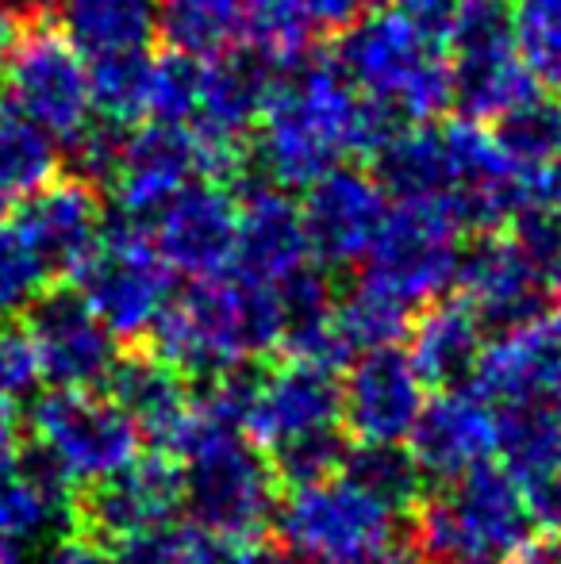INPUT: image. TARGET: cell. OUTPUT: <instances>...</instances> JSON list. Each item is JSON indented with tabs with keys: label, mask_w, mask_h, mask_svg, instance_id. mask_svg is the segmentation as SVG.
<instances>
[{
	"label": "cell",
	"mask_w": 561,
	"mask_h": 564,
	"mask_svg": "<svg viewBox=\"0 0 561 564\" xmlns=\"http://www.w3.org/2000/svg\"><path fill=\"white\" fill-rule=\"evenodd\" d=\"M158 35L173 54L219 58L239 43V0H158Z\"/></svg>",
	"instance_id": "1f68e13d"
},
{
	"label": "cell",
	"mask_w": 561,
	"mask_h": 564,
	"mask_svg": "<svg viewBox=\"0 0 561 564\" xmlns=\"http://www.w3.org/2000/svg\"><path fill=\"white\" fill-rule=\"evenodd\" d=\"M105 181L128 224H142L193 181L216 177H212L208 154L188 127L142 123L128 134H116Z\"/></svg>",
	"instance_id": "7c38bea8"
},
{
	"label": "cell",
	"mask_w": 561,
	"mask_h": 564,
	"mask_svg": "<svg viewBox=\"0 0 561 564\" xmlns=\"http://www.w3.org/2000/svg\"><path fill=\"white\" fill-rule=\"evenodd\" d=\"M488 564H547L539 557V550H535V542L527 545L524 553H516V557H504V561H488Z\"/></svg>",
	"instance_id": "f907efd6"
},
{
	"label": "cell",
	"mask_w": 561,
	"mask_h": 564,
	"mask_svg": "<svg viewBox=\"0 0 561 564\" xmlns=\"http://www.w3.org/2000/svg\"><path fill=\"white\" fill-rule=\"evenodd\" d=\"M389 193L374 173L358 165H335L304 185L300 219H304L308 250L323 269H346L362 261L389 219Z\"/></svg>",
	"instance_id": "4fadbf2b"
},
{
	"label": "cell",
	"mask_w": 561,
	"mask_h": 564,
	"mask_svg": "<svg viewBox=\"0 0 561 564\" xmlns=\"http://www.w3.org/2000/svg\"><path fill=\"white\" fill-rule=\"evenodd\" d=\"M535 550H539V557L547 564H561V530H554L547 542H535Z\"/></svg>",
	"instance_id": "681fc988"
},
{
	"label": "cell",
	"mask_w": 561,
	"mask_h": 564,
	"mask_svg": "<svg viewBox=\"0 0 561 564\" xmlns=\"http://www.w3.org/2000/svg\"><path fill=\"white\" fill-rule=\"evenodd\" d=\"M0 564H23L20 545H12V542H0Z\"/></svg>",
	"instance_id": "f5cc1de1"
},
{
	"label": "cell",
	"mask_w": 561,
	"mask_h": 564,
	"mask_svg": "<svg viewBox=\"0 0 561 564\" xmlns=\"http://www.w3.org/2000/svg\"><path fill=\"white\" fill-rule=\"evenodd\" d=\"M420 553L431 564H488L531 545L535 519L508 468H470L416 507Z\"/></svg>",
	"instance_id": "277c9868"
},
{
	"label": "cell",
	"mask_w": 561,
	"mask_h": 564,
	"mask_svg": "<svg viewBox=\"0 0 561 564\" xmlns=\"http://www.w3.org/2000/svg\"><path fill=\"white\" fill-rule=\"evenodd\" d=\"M304 265H312V250H308L300 204H292L278 185H250L239 196L231 273L278 289Z\"/></svg>",
	"instance_id": "d4e9b609"
},
{
	"label": "cell",
	"mask_w": 561,
	"mask_h": 564,
	"mask_svg": "<svg viewBox=\"0 0 561 564\" xmlns=\"http://www.w3.org/2000/svg\"><path fill=\"white\" fill-rule=\"evenodd\" d=\"M315 23L300 0H239V43L258 69L300 66L312 54Z\"/></svg>",
	"instance_id": "f546056e"
},
{
	"label": "cell",
	"mask_w": 561,
	"mask_h": 564,
	"mask_svg": "<svg viewBox=\"0 0 561 564\" xmlns=\"http://www.w3.org/2000/svg\"><path fill=\"white\" fill-rule=\"evenodd\" d=\"M58 170V142L31 123L20 108L0 100V188L4 196H28L54 177Z\"/></svg>",
	"instance_id": "d6a6232c"
},
{
	"label": "cell",
	"mask_w": 561,
	"mask_h": 564,
	"mask_svg": "<svg viewBox=\"0 0 561 564\" xmlns=\"http://www.w3.org/2000/svg\"><path fill=\"white\" fill-rule=\"evenodd\" d=\"M504 468L516 480L535 527L561 530V415L500 411Z\"/></svg>",
	"instance_id": "4316f807"
},
{
	"label": "cell",
	"mask_w": 561,
	"mask_h": 564,
	"mask_svg": "<svg viewBox=\"0 0 561 564\" xmlns=\"http://www.w3.org/2000/svg\"><path fill=\"white\" fill-rule=\"evenodd\" d=\"M196 82H201V62L185 54H165L150 58L147 74V123H173L185 127L196 105Z\"/></svg>",
	"instance_id": "f35d334b"
},
{
	"label": "cell",
	"mask_w": 561,
	"mask_h": 564,
	"mask_svg": "<svg viewBox=\"0 0 561 564\" xmlns=\"http://www.w3.org/2000/svg\"><path fill=\"white\" fill-rule=\"evenodd\" d=\"M23 327L35 341L39 369L54 388H97L120 361V338L74 289L43 292L23 312Z\"/></svg>",
	"instance_id": "2e32d148"
},
{
	"label": "cell",
	"mask_w": 561,
	"mask_h": 564,
	"mask_svg": "<svg viewBox=\"0 0 561 564\" xmlns=\"http://www.w3.org/2000/svg\"><path fill=\"white\" fill-rule=\"evenodd\" d=\"M331 315H335L338 335L346 338L354 357L369 354V349L397 346V341L408 335V327H412V307H404L400 300H392L389 292L366 284L362 276L343 300H335Z\"/></svg>",
	"instance_id": "836d02e7"
},
{
	"label": "cell",
	"mask_w": 561,
	"mask_h": 564,
	"mask_svg": "<svg viewBox=\"0 0 561 564\" xmlns=\"http://www.w3.org/2000/svg\"><path fill=\"white\" fill-rule=\"evenodd\" d=\"M496 134H500L508 158L524 173L554 162V158H561V100L539 89L500 119Z\"/></svg>",
	"instance_id": "d590c367"
},
{
	"label": "cell",
	"mask_w": 561,
	"mask_h": 564,
	"mask_svg": "<svg viewBox=\"0 0 561 564\" xmlns=\"http://www.w3.org/2000/svg\"><path fill=\"white\" fill-rule=\"evenodd\" d=\"M12 227L46 269V276H74L108 230L105 204L89 177H51L46 185H39L35 193L23 196Z\"/></svg>",
	"instance_id": "d6986e66"
},
{
	"label": "cell",
	"mask_w": 561,
	"mask_h": 564,
	"mask_svg": "<svg viewBox=\"0 0 561 564\" xmlns=\"http://www.w3.org/2000/svg\"><path fill=\"white\" fill-rule=\"evenodd\" d=\"M46 269L28 250L15 227H0V319L23 315L39 296H43Z\"/></svg>",
	"instance_id": "ab89813d"
},
{
	"label": "cell",
	"mask_w": 561,
	"mask_h": 564,
	"mask_svg": "<svg viewBox=\"0 0 561 564\" xmlns=\"http://www.w3.org/2000/svg\"><path fill=\"white\" fill-rule=\"evenodd\" d=\"M416 465L431 480H457L470 468L488 465L500 453V411L477 388H446L423 403L408 434Z\"/></svg>",
	"instance_id": "ffe728a7"
},
{
	"label": "cell",
	"mask_w": 561,
	"mask_h": 564,
	"mask_svg": "<svg viewBox=\"0 0 561 564\" xmlns=\"http://www.w3.org/2000/svg\"><path fill=\"white\" fill-rule=\"evenodd\" d=\"M508 20L531 82L561 97V0H516Z\"/></svg>",
	"instance_id": "e575fe53"
},
{
	"label": "cell",
	"mask_w": 561,
	"mask_h": 564,
	"mask_svg": "<svg viewBox=\"0 0 561 564\" xmlns=\"http://www.w3.org/2000/svg\"><path fill=\"white\" fill-rule=\"evenodd\" d=\"M39 380H43V369H39V354L28 327L0 319V400H28L39 388Z\"/></svg>",
	"instance_id": "60d3db41"
},
{
	"label": "cell",
	"mask_w": 561,
	"mask_h": 564,
	"mask_svg": "<svg viewBox=\"0 0 561 564\" xmlns=\"http://www.w3.org/2000/svg\"><path fill=\"white\" fill-rule=\"evenodd\" d=\"M408 338H412L408 357L420 369L427 388L473 384V372H477L481 354L488 346L485 327L462 296L427 304L420 319H412V327H408Z\"/></svg>",
	"instance_id": "83f0119b"
},
{
	"label": "cell",
	"mask_w": 561,
	"mask_h": 564,
	"mask_svg": "<svg viewBox=\"0 0 561 564\" xmlns=\"http://www.w3.org/2000/svg\"><path fill=\"white\" fill-rule=\"evenodd\" d=\"M12 39H15V15H12V8L0 0V69H4L8 51H12Z\"/></svg>",
	"instance_id": "c3c4849f"
},
{
	"label": "cell",
	"mask_w": 561,
	"mask_h": 564,
	"mask_svg": "<svg viewBox=\"0 0 561 564\" xmlns=\"http://www.w3.org/2000/svg\"><path fill=\"white\" fill-rule=\"evenodd\" d=\"M69 522H77L69 476L39 449L28 457L20 453L15 465L0 473V542H51L54 534H66Z\"/></svg>",
	"instance_id": "484cf974"
},
{
	"label": "cell",
	"mask_w": 561,
	"mask_h": 564,
	"mask_svg": "<svg viewBox=\"0 0 561 564\" xmlns=\"http://www.w3.org/2000/svg\"><path fill=\"white\" fill-rule=\"evenodd\" d=\"M346 564H427V561L420 550H408V545L389 542V545H381V550L366 553V557H358V561H346Z\"/></svg>",
	"instance_id": "bcb514c9"
},
{
	"label": "cell",
	"mask_w": 561,
	"mask_h": 564,
	"mask_svg": "<svg viewBox=\"0 0 561 564\" xmlns=\"http://www.w3.org/2000/svg\"><path fill=\"white\" fill-rule=\"evenodd\" d=\"M147 74L150 54H112V58L89 62L93 108L108 127H128L147 116Z\"/></svg>",
	"instance_id": "8d00e7d4"
},
{
	"label": "cell",
	"mask_w": 561,
	"mask_h": 564,
	"mask_svg": "<svg viewBox=\"0 0 561 564\" xmlns=\"http://www.w3.org/2000/svg\"><path fill=\"white\" fill-rule=\"evenodd\" d=\"M4 204H8V196H4V188H0V216H4Z\"/></svg>",
	"instance_id": "db71d44e"
},
{
	"label": "cell",
	"mask_w": 561,
	"mask_h": 564,
	"mask_svg": "<svg viewBox=\"0 0 561 564\" xmlns=\"http://www.w3.org/2000/svg\"><path fill=\"white\" fill-rule=\"evenodd\" d=\"M308 12V20L315 28H327V31H343L366 12V0H300Z\"/></svg>",
	"instance_id": "ee69618b"
},
{
	"label": "cell",
	"mask_w": 561,
	"mask_h": 564,
	"mask_svg": "<svg viewBox=\"0 0 561 564\" xmlns=\"http://www.w3.org/2000/svg\"><path fill=\"white\" fill-rule=\"evenodd\" d=\"M427 400V380L408 349H369L346 369L343 426L354 442H408Z\"/></svg>",
	"instance_id": "ac0fdd59"
},
{
	"label": "cell",
	"mask_w": 561,
	"mask_h": 564,
	"mask_svg": "<svg viewBox=\"0 0 561 564\" xmlns=\"http://www.w3.org/2000/svg\"><path fill=\"white\" fill-rule=\"evenodd\" d=\"M346 449H350V442H346L343 426H327V431H312L281 442V446L266 449V457H270L281 484L304 488V484L331 480V476L343 473Z\"/></svg>",
	"instance_id": "74e56055"
},
{
	"label": "cell",
	"mask_w": 561,
	"mask_h": 564,
	"mask_svg": "<svg viewBox=\"0 0 561 564\" xmlns=\"http://www.w3.org/2000/svg\"><path fill=\"white\" fill-rule=\"evenodd\" d=\"M343 476L392 514L416 511L427 488L423 468L404 442H354L346 449Z\"/></svg>",
	"instance_id": "4dcf8cb0"
},
{
	"label": "cell",
	"mask_w": 561,
	"mask_h": 564,
	"mask_svg": "<svg viewBox=\"0 0 561 564\" xmlns=\"http://www.w3.org/2000/svg\"><path fill=\"white\" fill-rule=\"evenodd\" d=\"M542 327H547V335L554 338V346L561 349V307H554V312H547V323H542Z\"/></svg>",
	"instance_id": "816d5d0a"
},
{
	"label": "cell",
	"mask_w": 561,
	"mask_h": 564,
	"mask_svg": "<svg viewBox=\"0 0 561 564\" xmlns=\"http://www.w3.org/2000/svg\"><path fill=\"white\" fill-rule=\"evenodd\" d=\"M105 384L112 403L139 431V438L154 442L158 453H170L177 460L193 431V388L185 372L147 349V354H120Z\"/></svg>",
	"instance_id": "cb8c5ba5"
},
{
	"label": "cell",
	"mask_w": 561,
	"mask_h": 564,
	"mask_svg": "<svg viewBox=\"0 0 561 564\" xmlns=\"http://www.w3.org/2000/svg\"><path fill=\"white\" fill-rule=\"evenodd\" d=\"M54 28L89 62L139 54L158 35V0H51Z\"/></svg>",
	"instance_id": "f1b7e54d"
},
{
	"label": "cell",
	"mask_w": 561,
	"mask_h": 564,
	"mask_svg": "<svg viewBox=\"0 0 561 564\" xmlns=\"http://www.w3.org/2000/svg\"><path fill=\"white\" fill-rule=\"evenodd\" d=\"M177 511H185L181 465L170 453H150L89 484L85 499L77 503V522L85 527V534L116 550L131 538L170 527Z\"/></svg>",
	"instance_id": "5bb4252c"
},
{
	"label": "cell",
	"mask_w": 561,
	"mask_h": 564,
	"mask_svg": "<svg viewBox=\"0 0 561 564\" xmlns=\"http://www.w3.org/2000/svg\"><path fill=\"white\" fill-rule=\"evenodd\" d=\"M346 82L392 119L431 123L454 105L442 28L404 4L366 8L338 39Z\"/></svg>",
	"instance_id": "3957f363"
},
{
	"label": "cell",
	"mask_w": 561,
	"mask_h": 564,
	"mask_svg": "<svg viewBox=\"0 0 561 564\" xmlns=\"http://www.w3.org/2000/svg\"><path fill=\"white\" fill-rule=\"evenodd\" d=\"M273 527L284 553L308 564H346L392 542L397 514L369 499L343 473L292 488L278 503Z\"/></svg>",
	"instance_id": "ba28073f"
},
{
	"label": "cell",
	"mask_w": 561,
	"mask_h": 564,
	"mask_svg": "<svg viewBox=\"0 0 561 564\" xmlns=\"http://www.w3.org/2000/svg\"><path fill=\"white\" fill-rule=\"evenodd\" d=\"M266 97L262 69L250 58H219L201 62V82H196V105L188 116V131L204 147L212 165V177H227L239 170L242 142L255 131L258 108Z\"/></svg>",
	"instance_id": "44dd1931"
},
{
	"label": "cell",
	"mask_w": 561,
	"mask_h": 564,
	"mask_svg": "<svg viewBox=\"0 0 561 564\" xmlns=\"http://www.w3.org/2000/svg\"><path fill=\"white\" fill-rule=\"evenodd\" d=\"M185 511L193 527L227 538H258L278 514V473L247 434L204 426L193 411V431L177 453Z\"/></svg>",
	"instance_id": "5b68a950"
},
{
	"label": "cell",
	"mask_w": 561,
	"mask_h": 564,
	"mask_svg": "<svg viewBox=\"0 0 561 564\" xmlns=\"http://www.w3.org/2000/svg\"><path fill=\"white\" fill-rule=\"evenodd\" d=\"M327 426H343V380L335 369L289 357L278 369L258 372L247 438L273 449Z\"/></svg>",
	"instance_id": "7402d4cb"
},
{
	"label": "cell",
	"mask_w": 561,
	"mask_h": 564,
	"mask_svg": "<svg viewBox=\"0 0 561 564\" xmlns=\"http://www.w3.org/2000/svg\"><path fill=\"white\" fill-rule=\"evenodd\" d=\"M454 105L470 119H504L539 85L511 35V20L496 0H457L442 23Z\"/></svg>",
	"instance_id": "52a82bcc"
},
{
	"label": "cell",
	"mask_w": 561,
	"mask_h": 564,
	"mask_svg": "<svg viewBox=\"0 0 561 564\" xmlns=\"http://www.w3.org/2000/svg\"><path fill=\"white\" fill-rule=\"evenodd\" d=\"M74 284L77 296L100 315V323L116 338L150 335L165 304L177 296L173 269L165 265L139 224L105 230L97 250L77 265Z\"/></svg>",
	"instance_id": "9c48e42d"
},
{
	"label": "cell",
	"mask_w": 561,
	"mask_h": 564,
	"mask_svg": "<svg viewBox=\"0 0 561 564\" xmlns=\"http://www.w3.org/2000/svg\"><path fill=\"white\" fill-rule=\"evenodd\" d=\"M154 354L185 377H216L258 361L281 346L284 315L278 292L239 273L193 281L165 304L150 327Z\"/></svg>",
	"instance_id": "7a4b0ae2"
},
{
	"label": "cell",
	"mask_w": 561,
	"mask_h": 564,
	"mask_svg": "<svg viewBox=\"0 0 561 564\" xmlns=\"http://www.w3.org/2000/svg\"><path fill=\"white\" fill-rule=\"evenodd\" d=\"M457 235L462 230L439 212L397 204V212H389L381 235L362 258L366 261L362 281L389 292L404 307L434 304L442 300V292L457 284V269H462Z\"/></svg>",
	"instance_id": "8fae6325"
},
{
	"label": "cell",
	"mask_w": 561,
	"mask_h": 564,
	"mask_svg": "<svg viewBox=\"0 0 561 564\" xmlns=\"http://www.w3.org/2000/svg\"><path fill=\"white\" fill-rule=\"evenodd\" d=\"M35 449L69 476V484H97L139 457V431L93 388H54L31 403Z\"/></svg>",
	"instance_id": "30bf717a"
},
{
	"label": "cell",
	"mask_w": 561,
	"mask_h": 564,
	"mask_svg": "<svg viewBox=\"0 0 561 564\" xmlns=\"http://www.w3.org/2000/svg\"><path fill=\"white\" fill-rule=\"evenodd\" d=\"M397 119L366 100L338 62H300L266 89L255 150L273 185L304 188L346 158H374Z\"/></svg>",
	"instance_id": "6da1fadb"
},
{
	"label": "cell",
	"mask_w": 561,
	"mask_h": 564,
	"mask_svg": "<svg viewBox=\"0 0 561 564\" xmlns=\"http://www.w3.org/2000/svg\"><path fill=\"white\" fill-rule=\"evenodd\" d=\"M239 200L219 181H193L150 216V242L173 273L193 281L231 273Z\"/></svg>",
	"instance_id": "e0dca14e"
},
{
	"label": "cell",
	"mask_w": 561,
	"mask_h": 564,
	"mask_svg": "<svg viewBox=\"0 0 561 564\" xmlns=\"http://www.w3.org/2000/svg\"><path fill=\"white\" fill-rule=\"evenodd\" d=\"M473 388L496 411H558L561 415V349L542 323L504 330L481 354Z\"/></svg>",
	"instance_id": "603a6c76"
},
{
	"label": "cell",
	"mask_w": 561,
	"mask_h": 564,
	"mask_svg": "<svg viewBox=\"0 0 561 564\" xmlns=\"http://www.w3.org/2000/svg\"><path fill=\"white\" fill-rule=\"evenodd\" d=\"M519 212H539L561 224V158L524 173V208Z\"/></svg>",
	"instance_id": "7bdbcfd3"
},
{
	"label": "cell",
	"mask_w": 561,
	"mask_h": 564,
	"mask_svg": "<svg viewBox=\"0 0 561 564\" xmlns=\"http://www.w3.org/2000/svg\"><path fill=\"white\" fill-rule=\"evenodd\" d=\"M457 289L481 319V327L496 330V335L539 323L550 312V296L558 292L531 261V253L524 250V242L516 235H500V230L481 235L470 246V253H462Z\"/></svg>",
	"instance_id": "9a60e30c"
},
{
	"label": "cell",
	"mask_w": 561,
	"mask_h": 564,
	"mask_svg": "<svg viewBox=\"0 0 561 564\" xmlns=\"http://www.w3.org/2000/svg\"><path fill=\"white\" fill-rule=\"evenodd\" d=\"M20 457V419H15L12 403L0 400V473L15 465Z\"/></svg>",
	"instance_id": "f6af8a7d"
},
{
	"label": "cell",
	"mask_w": 561,
	"mask_h": 564,
	"mask_svg": "<svg viewBox=\"0 0 561 564\" xmlns=\"http://www.w3.org/2000/svg\"><path fill=\"white\" fill-rule=\"evenodd\" d=\"M35 564H112V550L105 542H97L93 534L66 530V534H54L43 545Z\"/></svg>",
	"instance_id": "b9f144b4"
},
{
	"label": "cell",
	"mask_w": 561,
	"mask_h": 564,
	"mask_svg": "<svg viewBox=\"0 0 561 564\" xmlns=\"http://www.w3.org/2000/svg\"><path fill=\"white\" fill-rule=\"evenodd\" d=\"M397 4H404L408 12L423 15V20H431L434 28H442V23H446V15L454 12L457 0H397Z\"/></svg>",
	"instance_id": "7dc6e473"
},
{
	"label": "cell",
	"mask_w": 561,
	"mask_h": 564,
	"mask_svg": "<svg viewBox=\"0 0 561 564\" xmlns=\"http://www.w3.org/2000/svg\"><path fill=\"white\" fill-rule=\"evenodd\" d=\"M0 77L8 105L43 127L58 147L74 150L97 131L89 58L54 23L15 31Z\"/></svg>",
	"instance_id": "8992f818"
}]
</instances>
